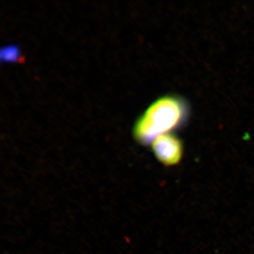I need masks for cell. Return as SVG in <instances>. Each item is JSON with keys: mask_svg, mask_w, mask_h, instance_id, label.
Masks as SVG:
<instances>
[{"mask_svg": "<svg viewBox=\"0 0 254 254\" xmlns=\"http://www.w3.org/2000/svg\"><path fill=\"white\" fill-rule=\"evenodd\" d=\"M189 115L185 100L174 95H165L152 103L136 120L133 134L141 144H151L158 136L182 127Z\"/></svg>", "mask_w": 254, "mask_h": 254, "instance_id": "6da1fadb", "label": "cell"}, {"mask_svg": "<svg viewBox=\"0 0 254 254\" xmlns=\"http://www.w3.org/2000/svg\"><path fill=\"white\" fill-rule=\"evenodd\" d=\"M151 144L155 157L166 166H174L182 160L183 143L172 133L158 136Z\"/></svg>", "mask_w": 254, "mask_h": 254, "instance_id": "7a4b0ae2", "label": "cell"}, {"mask_svg": "<svg viewBox=\"0 0 254 254\" xmlns=\"http://www.w3.org/2000/svg\"><path fill=\"white\" fill-rule=\"evenodd\" d=\"M1 59L5 62H19L21 60L20 50L15 46H6L1 50Z\"/></svg>", "mask_w": 254, "mask_h": 254, "instance_id": "3957f363", "label": "cell"}]
</instances>
